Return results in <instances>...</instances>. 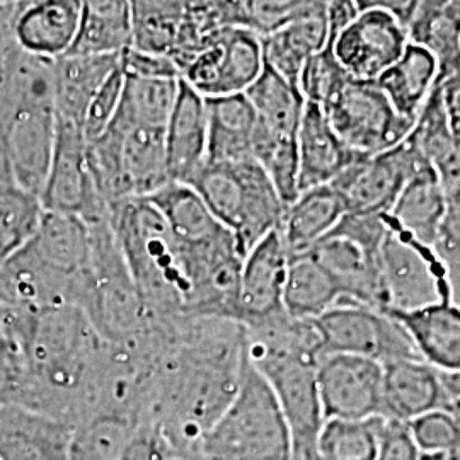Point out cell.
<instances>
[{
  "label": "cell",
  "instance_id": "cell-1",
  "mask_svg": "<svg viewBox=\"0 0 460 460\" xmlns=\"http://www.w3.org/2000/svg\"><path fill=\"white\" fill-rule=\"evenodd\" d=\"M243 324L201 315L174 319V338L152 380L147 418L180 456L198 452L227 410L246 363Z\"/></svg>",
  "mask_w": 460,
  "mask_h": 460
},
{
  "label": "cell",
  "instance_id": "cell-2",
  "mask_svg": "<svg viewBox=\"0 0 460 460\" xmlns=\"http://www.w3.org/2000/svg\"><path fill=\"white\" fill-rule=\"evenodd\" d=\"M111 226L148 311L161 319L191 315L188 256L161 212L147 198H128L111 208Z\"/></svg>",
  "mask_w": 460,
  "mask_h": 460
},
{
  "label": "cell",
  "instance_id": "cell-3",
  "mask_svg": "<svg viewBox=\"0 0 460 460\" xmlns=\"http://www.w3.org/2000/svg\"><path fill=\"white\" fill-rule=\"evenodd\" d=\"M87 226L91 258L75 283L74 305L87 315L106 343H125L147 328L155 315L133 283L111 218L87 222Z\"/></svg>",
  "mask_w": 460,
  "mask_h": 460
},
{
  "label": "cell",
  "instance_id": "cell-4",
  "mask_svg": "<svg viewBox=\"0 0 460 460\" xmlns=\"http://www.w3.org/2000/svg\"><path fill=\"white\" fill-rule=\"evenodd\" d=\"M198 454L208 460H294L290 428L279 401L249 358L237 393L203 437Z\"/></svg>",
  "mask_w": 460,
  "mask_h": 460
},
{
  "label": "cell",
  "instance_id": "cell-5",
  "mask_svg": "<svg viewBox=\"0 0 460 460\" xmlns=\"http://www.w3.org/2000/svg\"><path fill=\"white\" fill-rule=\"evenodd\" d=\"M188 184L234 234L244 256L281 226L287 207L256 159L205 163Z\"/></svg>",
  "mask_w": 460,
  "mask_h": 460
},
{
  "label": "cell",
  "instance_id": "cell-6",
  "mask_svg": "<svg viewBox=\"0 0 460 460\" xmlns=\"http://www.w3.org/2000/svg\"><path fill=\"white\" fill-rule=\"evenodd\" d=\"M378 273L387 304L384 313H410L452 300L450 281L435 247L412 239L391 220L378 249Z\"/></svg>",
  "mask_w": 460,
  "mask_h": 460
},
{
  "label": "cell",
  "instance_id": "cell-7",
  "mask_svg": "<svg viewBox=\"0 0 460 460\" xmlns=\"http://www.w3.org/2000/svg\"><path fill=\"white\" fill-rule=\"evenodd\" d=\"M321 108L346 146L363 155L395 147L416 123L395 111L376 81L349 77Z\"/></svg>",
  "mask_w": 460,
  "mask_h": 460
},
{
  "label": "cell",
  "instance_id": "cell-8",
  "mask_svg": "<svg viewBox=\"0 0 460 460\" xmlns=\"http://www.w3.org/2000/svg\"><path fill=\"white\" fill-rule=\"evenodd\" d=\"M321 336L323 357L353 355L387 363L420 358L408 332L389 314L357 302H338L314 319Z\"/></svg>",
  "mask_w": 460,
  "mask_h": 460
},
{
  "label": "cell",
  "instance_id": "cell-9",
  "mask_svg": "<svg viewBox=\"0 0 460 460\" xmlns=\"http://www.w3.org/2000/svg\"><path fill=\"white\" fill-rule=\"evenodd\" d=\"M264 68L263 38L247 26H229L184 66L181 79L203 98L243 94Z\"/></svg>",
  "mask_w": 460,
  "mask_h": 460
},
{
  "label": "cell",
  "instance_id": "cell-10",
  "mask_svg": "<svg viewBox=\"0 0 460 460\" xmlns=\"http://www.w3.org/2000/svg\"><path fill=\"white\" fill-rule=\"evenodd\" d=\"M425 165L431 164L408 135L395 147L358 159L329 184L343 198L346 214H389L406 181Z\"/></svg>",
  "mask_w": 460,
  "mask_h": 460
},
{
  "label": "cell",
  "instance_id": "cell-11",
  "mask_svg": "<svg viewBox=\"0 0 460 460\" xmlns=\"http://www.w3.org/2000/svg\"><path fill=\"white\" fill-rule=\"evenodd\" d=\"M40 199L43 210L79 215L85 222L111 218V207L93 184L83 127L57 118L55 147Z\"/></svg>",
  "mask_w": 460,
  "mask_h": 460
},
{
  "label": "cell",
  "instance_id": "cell-12",
  "mask_svg": "<svg viewBox=\"0 0 460 460\" xmlns=\"http://www.w3.org/2000/svg\"><path fill=\"white\" fill-rule=\"evenodd\" d=\"M317 384L326 420H367L382 416V363L326 355L317 367Z\"/></svg>",
  "mask_w": 460,
  "mask_h": 460
},
{
  "label": "cell",
  "instance_id": "cell-13",
  "mask_svg": "<svg viewBox=\"0 0 460 460\" xmlns=\"http://www.w3.org/2000/svg\"><path fill=\"white\" fill-rule=\"evenodd\" d=\"M410 43L408 30L389 13L363 11L334 40V55L353 79L377 81Z\"/></svg>",
  "mask_w": 460,
  "mask_h": 460
},
{
  "label": "cell",
  "instance_id": "cell-14",
  "mask_svg": "<svg viewBox=\"0 0 460 460\" xmlns=\"http://www.w3.org/2000/svg\"><path fill=\"white\" fill-rule=\"evenodd\" d=\"M0 113L13 181L41 197L57 138V113L53 108L38 106L0 108Z\"/></svg>",
  "mask_w": 460,
  "mask_h": 460
},
{
  "label": "cell",
  "instance_id": "cell-15",
  "mask_svg": "<svg viewBox=\"0 0 460 460\" xmlns=\"http://www.w3.org/2000/svg\"><path fill=\"white\" fill-rule=\"evenodd\" d=\"M77 279L49 266L28 243L0 266V305L5 311L26 314L74 305Z\"/></svg>",
  "mask_w": 460,
  "mask_h": 460
},
{
  "label": "cell",
  "instance_id": "cell-16",
  "mask_svg": "<svg viewBox=\"0 0 460 460\" xmlns=\"http://www.w3.org/2000/svg\"><path fill=\"white\" fill-rule=\"evenodd\" d=\"M290 254L279 230L270 232L249 249L239 283V324L244 328L264 323L283 309V288Z\"/></svg>",
  "mask_w": 460,
  "mask_h": 460
},
{
  "label": "cell",
  "instance_id": "cell-17",
  "mask_svg": "<svg viewBox=\"0 0 460 460\" xmlns=\"http://www.w3.org/2000/svg\"><path fill=\"white\" fill-rule=\"evenodd\" d=\"M74 425L16 402L0 404V459L66 460Z\"/></svg>",
  "mask_w": 460,
  "mask_h": 460
},
{
  "label": "cell",
  "instance_id": "cell-18",
  "mask_svg": "<svg viewBox=\"0 0 460 460\" xmlns=\"http://www.w3.org/2000/svg\"><path fill=\"white\" fill-rule=\"evenodd\" d=\"M448 410L440 372L421 358H404L382 365V418L410 423L412 420Z\"/></svg>",
  "mask_w": 460,
  "mask_h": 460
},
{
  "label": "cell",
  "instance_id": "cell-19",
  "mask_svg": "<svg viewBox=\"0 0 460 460\" xmlns=\"http://www.w3.org/2000/svg\"><path fill=\"white\" fill-rule=\"evenodd\" d=\"M164 137L171 181L188 184L208 157V113L205 98L182 79Z\"/></svg>",
  "mask_w": 460,
  "mask_h": 460
},
{
  "label": "cell",
  "instance_id": "cell-20",
  "mask_svg": "<svg viewBox=\"0 0 460 460\" xmlns=\"http://www.w3.org/2000/svg\"><path fill=\"white\" fill-rule=\"evenodd\" d=\"M311 252L334 279L341 294L340 302H357L380 311L385 309V294L378 273V251L343 235H328Z\"/></svg>",
  "mask_w": 460,
  "mask_h": 460
},
{
  "label": "cell",
  "instance_id": "cell-21",
  "mask_svg": "<svg viewBox=\"0 0 460 460\" xmlns=\"http://www.w3.org/2000/svg\"><path fill=\"white\" fill-rule=\"evenodd\" d=\"M296 148L300 191L334 181L349 165L367 157L348 147L331 127L323 108L307 101L296 133Z\"/></svg>",
  "mask_w": 460,
  "mask_h": 460
},
{
  "label": "cell",
  "instance_id": "cell-22",
  "mask_svg": "<svg viewBox=\"0 0 460 460\" xmlns=\"http://www.w3.org/2000/svg\"><path fill=\"white\" fill-rule=\"evenodd\" d=\"M81 0H30L19 7L17 47L58 60L66 55L81 26Z\"/></svg>",
  "mask_w": 460,
  "mask_h": 460
},
{
  "label": "cell",
  "instance_id": "cell-23",
  "mask_svg": "<svg viewBox=\"0 0 460 460\" xmlns=\"http://www.w3.org/2000/svg\"><path fill=\"white\" fill-rule=\"evenodd\" d=\"M401 324L420 358L438 372H460V305L445 300L410 313L385 311Z\"/></svg>",
  "mask_w": 460,
  "mask_h": 460
},
{
  "label": "cell",
  "instance_id": "cell-24",
  "mask_svg": "<svg viewBox=\"0 0 460 460\" xmlns=\"http://www.w3.org/2000/svg\"><path fill=\"white\" fill-rule=\"evenodd\" d=\"M448 193L431 165L416 171L389 212L391 224L412 239L435 247L444 224Z\"/></svg>",
  "mask_w": 460,
  "mask_h": 460
},
{
  "label": "cell",
  "instance_id": "cell-25",
  "mask_svg": "<svg viewBox=\"0 0 460 460\" xmlns=\"http://www.w3.org/2000/svg\"><path fill=\"white\" fill-rule=\"evenodd\" d=\"M146 198L164 217L169 229L186 249L208 246L234 235L190 184L167 182Z\"/></svg>",
  "mask_w": 460,
  "mask_h": 460
},
{
  "label": "cell",
  "instance_id": "cell-26",
  "mask_svg": "<svg viewBox=\"0 0 460 460\" xmlns=\"http://www.w3.org/2000/svg\"><path fill=\"white\" fill-rule=\"evenodd\" d=\"M345 214V201L331 184L300 191L285 208L279 229L288 254L311 251L328 237Z\"/></svg>",
  "mask_w": 460,
  "mask_h": 460
},
{
  "label": "cell",
  "instance_id": "cell-27",
  "mask_svg": "<svg viewBox=\"0 0 460 460\" xmlns=\"http://www.w3.org/2000/svg\"><path fill=\"white\" fill-rule=\"evenodd\" d=\"M119 66L118 55H64L55 60L57 118L84 125L87 108L99 87Z\"/></svg>",
  "mask_w": 460,
  "mask_h": 460
},
{
  "label": "cell",
  "instance_id": "cell-28",
  "mask_svg": "<svg viewBox=\"0 0 460 460\" xmlns=\"http://www.w3.org/2000/svg\"><path fill=\"white\" fill-rule=\"evenodd\" d=\"M208 113L207 163H235L252 157L256 111L246 94L205 98Z\"/></svg>",
  "mask_w": 460,
  "mask_h": 460
},
{
  "label": "cell",
  "instance_id": "cell-29",
  "mask_svg": "<svg viewBox=\"0 0 460 460\" xmlns=\"http://www.w3.org/2000/svg\"><path fill=\"white\" fill-rule=\"evenodd\" d=\"M30 244L49 266L77 279L91 258V229L79 215L43 210Z\"/></svg>",
  "mask_w": 460,
  "mask_h": 460
},
{
  "label": "cell",
  "instance_id": "cell-30",
  "mask_svg": "<svg viewBox=\"0 0 460 460\" xmlns=\"http://www.w3.org/2000/svg\"><path fill=\"white\" fill-rule=\"evenodd\" d=\"M437 74L435 57L427 49L410 41L404 53L378 75L376 84L399 115L416 121L435 85Z\"/></svg>",
  "mask_w": 460,
  "mask_h": 460
},
{
  "label": "cell",
  "instance_id": "cell-31",
  "mask_svg": "<svg viewBox=\"0 0 460 460\" xmlns=\"http://www.w3.org/2000/svg\"><path fill=\"white\" fill-rule=\"evenodd\" d=\"M261 38L264 64L298 87V79L307 60L328 43V14L296 19Z\"/></svg>",
  "mask_w": 460,
  "mask_h": 460
},
{
  "label": "cell",
  "instance_id": "cell-32",
  "mask_svg": "<svg viewBox=\"0 0 460 460\" xmlns=\"http://www.w3.org/2000/svg\"><path fill=\"white\" fill-rule=\"evenodd\" d=\"M256 111V130L273 138H296L305 99L300 89L264 64L263 72L246 93Z\"/></svg>",
  "mask_w": 460,
  "mask_h": 460
},
{
  "label": "cell",
  "instance_id": "cell-33",
  "mask_svg": "<svg viewBox=\"0 0 460 460\" xmlns=\"http://www.w3.org/2000/svg\"><path fill=\"white\" fill-rule=\"evenodd\" d=\"M81 26L66 55H118L132 45L130 0H81Z\"/></svg>",
  "mask_w": 460,
  "mask_h": 460
},
{
  "label": "cell",
  "instance_id": "cell-34",
  "mask_svg": "<svg viewBox=\"0 0 460 460\" xmlns=\"http://www.w3.org/2000/svg\"><path fill=\"white\" fill-rule=\"evenodd\" d=\"M410 138L433 165L447 193L460 182V137L450 130L438 84L433 85Z\"/></svg>",
  "mask_w": 460,
  "mask_h": 460
},
{
  "label": "cell",
  "instance_id": "cell-35",
  "mask_svg": "<svg viewBox=\"0 0 460 460\" xmlns=\"http://www.w3.org/2000/svg\"><path fill=\"white\" fill-rule=\"evenodd\" d=\"M341 300V294L326 268L313 252L290 256L283 288V309L294 319L314 321Z\"/></svg>",
  "mask_w": 460,
  "mask_h": 460
},
{
  "label": "cell",
  "instance_id": "cell-36",
  "mask_svg": "<svg viewBox=\"0 0 460 460\" xmlns=\"http://www.w3.org/2000/svg\"><path fill=\"white\" fill-rule=\"evenodd\" d=\"M140 427V421L119 412H96L79 421L66 460H118Z\"/></svg>",
  "mask_w": 460,
  "mask_h": 460
},
{
  "label": "cell",
  "instance_id": "cell-37",
  "mask_svg": "<svg viewBox=\"0 0 460 460\" xmlns=\"http://www.w3.org/2000/svg\"><path fill=\"white\" fill-rule=\"evenodd\" d=\"M180 79L125 77L121 101L111 123L165 128L178 96Z\"/></svg>",
  "mask_w": 460,
  "mask_h": 460
},
{
  "label": "cell",
  "instance_id": "cell-38",
  "mask_svg": "<svg viewBox=\"0 0 460 460\" xmlns=\"http://www.w3.org/2000/svg\"><path fill=\"white\" fill-rule=\"evenodd\" d=\"M410 41L427 49L437 62V83L460 70V0L425 14L408 26Z\"/></svg>",
  "mask_w": 460,
  "mask_h": 460
},
{
  "label": "cell",
  "instance_id": "cell-39",
  "mask_svg": "<svg viewBox=\"0 0 460 460\" xmlns=\"http://www.w3.org/2000/svg\"><path fill=\"white\" fill-rule=\"evenodd\" d=\"M384 418L326 420L321 428L315 460H374Z\"/></svg>",
  "mask_w": 460,
  "mask_h": 460
},
{
  "label": "cell",
  "instance_id": "cell-40",
  "mask_svg": "<svg viewBox=\"0 0 460 460\" xmlns=\"http://www.w3.org/2000/svg\"><path fill=\"white\" fill-rule=\"evenodd\" d=\"M43 215L40 197L16 182L0 184V266L33 239Z\"/></svg>",
  "mask_w": 460,
  "mask_h": 460
},
{
  "label": "cell",
  "instance_id": "cell-41",
  "mask_svg": "<svg viewBox=\"0 0 460 460\" xmlns=\"http://www.w3.org/2000/svg\"><path fill=\"white\" fill-rule=\"evenodd\" d=\"M338 33V30L329 28L326 47L311 57L302 68L298 89L307 102L326 104L351 77L334 55V40Z\"/></svg>",
  "mask_w": 460,
  "mask_h": 460
},
{
  "label": "cell",
  "instance_id": "cell-42",
  "mask_svg": "<svg viewBox=\"0 0 460 460\" xmlns=\"http://www.w3.org/2000/svg\"><path fill=\"white\" fill-rule=\"evenodd\" d=\"M332 0H244L251 28L268 34L302 17L326 16Z\"/></svg>",
  "mask_w": 460,
  "mask_h": 460
},
{
  "label": "cell",
  "instance_id": "cell-43",
  "mask_svg": "<svg viewBox=\"0 0 460 460\" xmlns=\"http://www.w3.org/2000/svg\"><path fill=\"white\" fill-rule=\"evenodd\" d=\"M421 454L460 448V412L437 410L408 423Z\"/></svg>",
  "mask_w": 460,
  "mask_h": 460
},
{
  "label": "cell",
  "instance_id": "cell-44",
  "mask_svg": "<svg viewBox=\"0 0 460 460\" xmlns=\"http://www.w3.org/2000/svg\"><path fill=\"white\" fill-rule=\"evenodd\" d=\"M435 251L444 263L452 288V300L460 305V191H448L444 224L435 243Z\"/></svg>",
  "mask_w": 460,
  "mask_h": 460
},
{
  "label": "cell",
  "instance_id": "cell-45",
  "mask_svg": "<svg viewBox=\"0 0 460 460\" xmlns=\"http://www.w3.org/2000/svg\"><path fill=\"white\" fill-rule=\"evenodd\" d=\"M123 84H125V75L118 66L94 94L84 118L83 130L87 142L98 138L99 135L104 132L113 121L116 110L121 101Z\"/></svg>",
  "mask_w": 460,
  "mask_h": 460
},
{
  "label": "cell",
  "instance_id": "cell-46",
  "mask_svg": "<svg viewBox=\"0 0 460 460\" xmlns=\"http://www.w3.org/2000/svg\"><path fill=\"white\" fill-rule=\"evenodd\" d=\"M119 70L125 77L181 79V72L172 58L133 47L119 53Z\"/></svg>",
  "mask_w": 460,
  "mask_h": 460
},
{
  "label": "cell",
  "instance_id": "cell-47",
  "mask_svg": "<svg viewBox=\"0 0 460 460\" xmlns=\"http://www.w3.org/2000/svg\"><path fill=\"white\" fill-rule=\"evenodd\" d=\"M421 450L412 438L406 423L385 420L378 440L377 454L374 460H420Z\"/></svg>",
  "mask_w": 460,
  "mask_h": 460
},
{
  "label": "cell",
  "instance_id": "cell-48",
  "mask_svg": "<svg viewBox=\"0 0 460 460\" xmlns=\"http://www.w3.org/2000/svg\"><path fill=\"white\" fill-rule=\"evenodd\" d=\"M181 457L157 428L140 423L132 442L118 460H180Z\"/></svg>",
  "mask_w": 460,
  "mask_h": 460
},
{
  "label": "cell",
  "instance_id": "cell-49",
  "mask_svg": "<svg viewBox=\"0 0 460 460\" xmlns=\"http://www.w3.org/2000/svg\"><path fill=\"white\" fill-rule=\"evenodd\" d=\"M188 4L190 0H130L132 22L142 19H155L174 26L180 33L182 14Z\"/></svg>",
  "mask_w": 460,
  "mask_h": 460
},
{
  "label": "cell",
  "instance_id": "cell-50",
  "mask_svg": "<svg viewBox=\"0 0 460 460\" xmlns=\"http://www.w3.org/2000/svg\"><path fill=\"white\" fill-rule=\"evenodd\" d=\"M358 13L363 11H384L394 16L406 30L416 16L421 0H353Z\"/></svg>",
  "mask_w": 460,
  "mask_h": 460
},
{
  "label": "cell",
  "instance_id": "cell-51",
  "mask_svg": "<svg viewBox=\"0 0 460 460\" xmlns=\"http://www.w3.org/2000/svg\"><path fill=\"white\" fill-rule=\"evenodd\" d=\"M438 84L450 130L460 137V70Z\"/></svg>",
  "mask_w": 460,
  "mask_h": 460
},
{
  "label": "cell",
  "instance_id": "cell-52",
  "mask_svg": "<svg viewBox=\"0 0 460 460\" xmlns=\"http://www.w3.org/2000/svg\"><path fill=\"white\" fill-rule=\"evenodd\" d=\"M19 7L0 5V66L16 51V21Z\"/></svg>",
  "mask_w": 460,
  "mask_h": 460
},
{
  "label": "cell",
  "instance_id": "cell-53",
  "mask_svg": "<svg viewBox=\"0 0 460 460\" xmlns=\"http://www.w3.org/2000/svg\"><path fill=\"white\" fill-rule=\"evenodd\" d=\"M450 411L460 412V372H440Z\"/></svg>",
  "mask_w": 460,
  "mask_h": 460
},
{
  "label": "cell",
  "instance_id": "cell-54",
  "mask_svg": "<svg viewBox=\"0 0 460 460\" xmlns=\"http://www.w3.org/2000/svg\"><path fill=\"white\" fill-rule=\"evenodd\" d=\"M2 182H14L11 176V169H9V161H7V147H5V125H4V118L0 113V184Z\"/></svg>",
  "mask_w": 460,
  "mask_h": 460
},
{
  "label": "cell",
  "instance_id": "cell-55",
  "mask_svg": "<svg viewBox=\"0 0 460 460\" xmlns=\"http://www.w3.org/2000/svg\"><path fill=\"white\" fill-rule=\"evenodd\" d=\"M420 460H460V448H457V450H445V452L421 454V459Z\"/></svg>",
  "mask_w": 460,
  "mask_h": 460
},
{
  "label": "cell",
  "instance_id": "cell-56",
  "mask_svg": "<svg viewBox=\"0 0 460 460\" xmlns=\"http://www.w3.org/2000/svg\"><path fill=\"white\" fill-rule=\"evenodd\" d=\"M452 2H459V0H421V5H420V9H418V13H416V14L431 13V11L440 9V7H445V5L452 4ZM412 19H414V17H412Z\"/></svg>",
  "mask_w": 460,
  "mask_h": 460
},
{
  "label": "cell",
  "instance_id": "cell-57",
  "mask_svg": "<svg viewBox=\"0 0 460 460\" xmlns=\"http://www.w3.org/2000/svg\"><path fill=\"white\" fill-rule=\"evenodd\" d=\"M30 0H0V5H9V7H21Z\"/></svg>",
  "mask_w": 460,
  "mask_h": 460
},
{
  "label": "cell",
  "instance_id": "cell-58",
  "mask_svg": "<svg viewBox=\"0 0 460 460\" xmlns=\"http://www.w3.org/2000/svg\"><path fill=\"white\" fill-rule=\"evenodd\" d=\"M180 460H208L205 459L201 454H198V452H195V454H190V456H184V457H181Z\"/></svg>",
  "mask_w": 460,
  "mask_h": 460
},
{
  "label": "cell",
  "instance_id": "cell-59",
  "mask_svg": "<svg viewBox=\"0 0 460 460\" xmlns=\"http://www.w3.org/2000/svg\"><path fill=\"white\" fill-rule=\"evenodd\" d=\"M4 317H5V309L0 305V329H2V324H4Z\"/></svg>",
  "mask_w": 460,
  "mask_h": 460
},
{
  "label": "cell",
  "instance_id": "cell-60",
  "mask_svg": "<svg viewBox=\"0 0 460 460\" xmlns=\"http://www.w3.org/2000/svg\"><path fill=\"white\" fill-rule=\"evenodd\" d=\"M0 85H2V66H0Z\"/></svg>",
  "mask_w": 460,
  "mask_h": 460
},
{
  "label": "cell",
  "instance_id": "cell-61",
  "mask_svg": "<svg viewBox=\"0 0 460 460\" xmlns=\"http://www.w3.org/2000/svg\"><path fill=\"white\" fill-rule=\"evenodd\" d=\"M454 190H459V191H460V182H459V184H457V186H456V188H454ZM450 191H452V190H450Z\"/></svg>",
  "mask_w": 460,
  "mask_h": 460
},
{
  "label": "cell",
  "instance_id": "cell-62",
  "mask_svg": "<svg viewBox=\"0 0 460 460\" xmlns=\"http://www.w3.org/2000/svg\"><path fill=\"white\" fill-rule=\"evenodd\" d=\"M0 460H2V459H0Z\"/></svg>",
  "mask_w": 460,
  "mask_h": 460
}]
</instances>
